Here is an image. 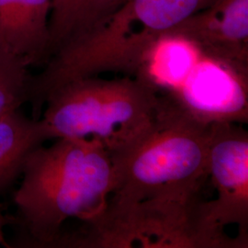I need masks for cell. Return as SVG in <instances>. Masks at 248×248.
<instances>
[{
  "mask_svg": "<svg viewBox=\"0 0 248 248\" xmlns=\"http://www.w3.org/2000/svg\"><path fill=\"white\" fill-rule=\"evenodd\" d=\"M52 0H0V49L30 65L47 62Z\"/></svg>",
  "mask_w": 248,
  "mask_h": 248,
  "instance_id": "obj_8",
  "label": "cell"
},
{
  "mask_svg": "<svg viewBox=\"0 0 248 248\" xmlns=\"http://www.w3.org/2000/svg\"><path fill=\"white\" fill-rule=\"evenodd\" d=\"M172 32L193 40L216 56L248 67V0H215Z\"/></svg>",
  "mask_w": 248,
  "mask_h": 248,
  "instance_id": "obj_7",
  "label": "cell"
},
{
  "mask_svg": "<svg viewBox=\"0 0 248 248\" xmlns=\"http://www.w3.org/2000/svg\"><path fill=\"white\" fill-rule=\"evenodd\" d=\"M124 1H125V0H105L107 15H108L112 10H114L117 7H119ZM106 16H105V17H106ZM105 17H104V18H105Z\"/></svg>",
  "mask_w": 248,
  "mask_h": 248,
  "instance_id": "obj_13",
  "label": "cell"
},
{
  "mask_svg": "<svg viewBox=\"0 0 248 248\" xmlns=\"http://www.w3.org/2000/svg\"><path fill=\"white\" fill-rule=\"evenodd\" d=\"M241 124H213L208 155V177L217 192L211 213L220 225L238 227L248 241V133Z\"/></svg>",
  "mask_w": 248,
  "mask_h": 248,
  "instance_id": "obj_6",
  "label": "cell"
},
{
  "mask_svg": "<svg viewBox=\"0 0 248 248\" xmlns=\"http://www.w3.org/2000/svg\"><path fill=\"white\" fill-rule=\"evenodd\" d=\"M162 104V98L138 78L89 77L53 90L39 120L48 140L95 139L113 156L150 128Z\"/></svg>",
  "mask_w": 248,
  "mask_h": 248,
  "instance_id": "obj_4",
  "label": "cell"
},
{
  "mask_svg": "<svg viewBox=\"0 0 248 248\" xmlns=\"http://www.w3.org/2000/svg\"><path fill=\"white\" fill-rule=\"evenodd\" d=\"M215 0H125L87 32L62 46L30 80V100L44 106L55 89L115 70L132 71L142 52Z\"/></svg>",
  "mask_w": 248,
  "mask_h": 248,
  "instance_id": "obj_2",
  "label": "cell"
},
{
  "mask_svg": "<svg viewBox=\"0 0 248 248\" xmlns=\"http://www.w3.org/2000/svg\"><path fill=\"white\" fill-rule=\"evenodd\" d=\"M106 15L105 0H52L48 59L62 46L87 32Z\"/></svg>",
  "mask_w": 248,
  "mask_h": 248,
  "instance_id": "obj_10",
  "label": "cell"
},
{
  "mask_svg": "<svg viewBox=\"0 0 248 248\" xmlns=\"http://www.w3.org/2000/svg\"><path fill=\"white\" fill-rule=\"evenodd\" d=\"M13 202L18 245L52 248L69 219L91 222L106 210L115 176L110 154L95 139L59 138L28 156Z\"/></svg>",
  "mask_w": 248,
  "mask_h": 248,
  "instance_id": "obj_1",
  "label": "cell"
},
{
  "mask_svg": "<svg viewBox=\"0 0 248 248\" xmlns=\"http://www.w3.org/2000/svg\"><path fill=\"white\" fill-rule=\"evenodd\" d=\"M10 223H13V219L5 215L2 208V204L0 203V247L5 248H11L5 236V228Z\"/></svg>",
  "mask_w": 248,
  "mask_h": 248,
  "instance_id": "obj_12",
  "label": "cell"
},
{
  "mask_svg": "<svg viewBox=\"0 0 248 248\" xmlns=\"http://www.w3.org/2000/svg\"><path fill=\"white\" fill-rule=\"evenodd\" d=\"M212 216L210 201L152 199L111 206L73 232H61L53 248H245Z\"/></svg>",
  "mask_w": 248,
  "mask_h": 248,
  "instance_id": "obj_5",
  "label": "cell"
},
{
  "mask_svg": "<svg viewBox=\"0 0 248 248\" xmlns=\"http://www.w3.org/2000/svg\"><path fill=\"white\" fill-rule=\"evenodd\" d=\"M30 65L0 49V120L28 103Z\"/></svg>",
  "mask_w": 248,
  "mask_h": 248,
  "instance_id": "obj_11",
  "label": "cell"
},
{
  "mask_svg": "<svg viewBox=\"0 0 248 248\" xmlns=\"http://www.w3.org/2000/svg\"><path fill=\"white\" fill-rule=\"evenodd\" d=\"M48 141L40 120L20 109L0 120V194L21 176L31 153Z\"/></svg>",
  "mask_w": 248,
  "mask_h": 248,
  "instance_id": "obj_9",
  "label": "cell"
},
{
  "mask_svg": "<svg viewBox=\"0 0 248 248\" xmlns=\"http://www.w3.org/2000/svg\"><path fill=\"white\" fill-rule=\"evenodd\" d=\"M212 126L163 98L150 128L126 150L111 156L115 181L108 204L124 206L152 199L201 196L208 178Z\"/></svg>",
  "mask_w": 248,
  "mask_h": 248,
  "instance_id": "obj_3",
  "label": "cell"
}]
</instances>
